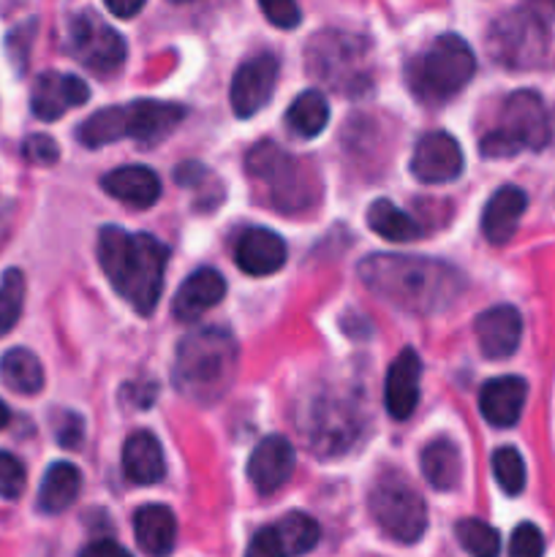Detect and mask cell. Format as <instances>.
I'll return each mask as SVG.
<instances>
[{
  "label": "cell",
  "instance_id": "obj_1",
  "mask_svg": "<svg viewBox=\"0 0 555 557\" xmlns=\"http://www.w3.org/2000/svg\"><path fill=\"white\" fill-rule=\"evenodd\" d=\"M359 281L386 305L417 315L449 310L466 288L457 267L424 256L375 253L359 264Z\"/></svg>",
  "mask_w": 555,
  "mask_h": 557
},
{
  "label": "cell",
  "instance_id": "obj_2",
  "mask_svg": "<svg viewBox=\"0 0 555 557\" xmlns=\"http://www.w3.org/2000/svg\"><path fill=\"white\" fill-rule=\"evenodd\" d=\"M169 248L145 232L107 226L98 234V264L114 292L139 315H152L163 292Z\"/></svg>",
  "mask_w": 555,
  "mask_h": 557
},
{
  "label": "cell",
  "instance_id": "obj_3",
  "mask_svg": "<svg viewBox=\"0 0 555 557\" xmlns=\"http://www.w3.org/2000/svg\"><path fill=\"white\" fill-rule=\"evenodd\" d=\"M237 343L223 326H201L185 335L174 357V386L183 397L212 406L234 384Z\"/></svg>",
  "mask_w": 555,
  "mask_h": 557
},
{
  "label": "cell",
  "instance_id": "obj_4",
  "mask_svg": "<svg viewBox=\"0 0 555 557\" xmlns=\"http://www.w3.org/2000/svg\"><path fill=\"white\" fill-rule=\"evenodd\" d=\"M185 117V109L180 103L163 101H131L120 107L101 109L90 114L76 131V139L85 147L112 145L120 139H139V141H158L174 131V125Z\"/></svg>",
  "mask_w": 555,
  "mask_h": 557
},
{
  "label": "cell",
  "instance_id": "obj_5",
  "mask_svg": "<svg viewBox=\"0 0 555 557\" xmlns=\"http://www.w3.org/2000/svg\"><path fill=\"white\" fill-rule=\"evenodd\" d=\"M477 58L460 36H439L408 65V85L424 103H444L471 82Z\"/></svg>",
  "mask_w": 555,
  "mask_h": 557
},
{
  "label": "cell",
  "instance_id": "obj_6",
  "mask_svg": "<svg viewBox=\"0 0 555 557\" xmlns=\"http://www.w3.org/2000/svg\"><path fill=\"white\" fill-rule=\"evenodd\" d=\"M550 141V120L542 98L533 90H517L501 109L498 128L482 136L484 158H509L520 150H542Z\"/></svg>",
  "mask_w": 555,
  "mask_h": 557
},
{
  "label": "cell",
  "instance_id": "obj_7",
  "mask_svg": "<svg viewBox=\"0 0 555 557\" xmlns=\"http://www.w3.org/2000/svg\"><path fill=\"white\" fill-rule=\"evenodd\" d=\"M245 166L254 180H259L270 194V201L286 212L305 210L316 201V188L303 172V163L283 152L281 147L261 141L245 158Z\"/></svg>",
  "mask_w": 555,
  "mask_h": 557
},
{
  "label": "cell",
  "instance_id": "obj_8",
  "mask_svg": "<svg viewBox=\"0 0 555 557\" xmlns=\"http://www.w3.org/2000/svg\"><path fill=\"white\" fill-rule=\"evenodd\" d=\"M370 515L375 525L397 544H417L428 528L424 500L408 482L395 473H386L370 490Z\"/></svg>",
  "mask_w": 555,
  "mask_h": 557
},
{
  "label": "cell",
  "instance_id": "obj_9",
  "mask_svg": "<svg viewBox=\"0 0 555 557\" xmlns=\"http://www.w3.org/2000/svg\"><path fill=\"white\" fill-rule=\"evenodd\" d=\"M488 49L506 69H531L547 52V30L531 11H511L490 27Z\"/></svg>",
  "mask_w": 555,
  "mask_h": 557
},
{
  "label": "cell",
  "instance_id": "obj_10",
  "mask_svg": "<svg viewBox=\"0 0 555 557\" xmlns=\"http://www.w3.org/2000/svg\"><path fill=\"white\" fill-rule=\"evenodd\" d=\"M365 52L368 47L362 38L346 36V33H319L308 47L310 71L337 90L348 85H362Z\"/></svg>",
  "mask_w": 555,
  "mask_h": 557
},
{
  "label": "cell",
  "instance_id": "obj_11",
  "mask_svg": "<svg viewBox=\"0 0 555 557\" xmlns=\"http://www.w3.org/2000/svg\"><path fill=\"white\" fill-rule=\"evenodd\" d=\"M69 52L87 69L109 74L125 63L128 47H125L123 36L101 16H96L92 11H82L69 22Z\"/></svg>",
  "mask_w": 555,
  "mask_h": 557
},
{
  "label": "cell",
  "instance_id": "obj_12",
  "mask_svg": "<svg viewBox=\"0 0 555 557\" xmlns=\"http://www.w3.org/2000/svg\"><path fill=\"white\" fill-rule=\"evenodd\" d=\"M278 82V58L270 52H261L256 58L245 60L237 71H234L232 90H229V101L237 117H254L256 112L270 103L272 92H275Z\"/></svg>",
  "mask_w": 555,
  "mask_h": 557
},
{
  "label": "cell",
  "instance_id": "obj_13",
  "mask_svg": "<svg viewBox=\"0 0 555 557\" xmlns=\"http://www.w3.org/2000/svg\"><path fill=\"white\" fill-rule=\"evenodd\" d=\"M411 172L419 183L441 185L452 183L462 172V150L457 139H452L444 131L424 134L417 141L411 156Z\"/></svg>",
  "mask_w": 555,
  "mask_h": 557
},
{
  "label": "cell",
  "instance_id": "obj_14",
  "mask_svg": "<svg viewBox=\"0 0 555 557\" xmlns=\"http://www.w3.org/2000/svg\"><path fill=\"white\" fill-rule=\"evenodd\" d=\"M90 98L85 82L74 74H60V71H47L36 79L30 92V107L33 114L44 123L60 120L71 109L82 107Z\"/></svg>",
  "mask_w": 555,
  "mask_h": 557
},
{
  "label": "cell",
  "instance_id": "obj_15",
  "mask_svg": "<svg viewBox=\"0 0 555 557\" xmlns=\"http://www.w3.org/2000/svg\"><path fill=\"white\" fill-rule=\"evenodd\" d=\"M294 446L283 435H267L259 441L248 460V479L259 495H272L294 473Z\"/></svg>",
  "mask_w": 555,
  "mask_h": 557
},
{
  "label": "cell",
  "instance_id": "obj_16",
  "mask_svg": "<svg viewBox=\"0 0 555 557\" xmlns=\"http://www.w3.org/2000/svg\"><path fill=\"white\" fill-rule=\"evenodd\" d=\"M479 348L488 359H506L517 351L522 337V319L511 305H495L473 321Z\"/></svg>",
  "mask_w": 555,
  "mask_h": 557
},
{
  "label": "cell",
  "instance_id": "obj_17",
  "mask_svg": "<svg viewBox=\"0 0 555 557\" xmlns=\"http://www.w3.org/2000/svg\"><path fill=\"white\" fill-rule=\"evenodd\" d=\"M419 379H422V362H419L417 351L406 348V351L397 354L384 381V406L397 422H403V419L417 411Z\"/></svg>",
  "mask_w": 555,
  "mask_h": 557
},
{
  "label": "cell",
  "instance_id": "obj_18",
  "mask_svg": "<svg viewBox=\"0 0 555 557\" xmlns=\"http://www.w3.org/2000/svg\"><path fill=\"white\" fill-rule=\"evenodd\" d=\"M528 384L517 375H501L488 381L479 392V411L493 428H515L526 406Z\"/></svg>",
  "mask_w": 555,
  "mask_h": 557
},
{
  "label": "cell",
  "instance_id": "obj_19",
  "mask_svg": "<svg viewBox=\"0 0 555 557\" xmlns=\"http://www.w3.org/2000/svg\"><path fill=\"white\" fill-rule=\"evenodd\" d=\"M234 259L248 275H272L286 264V243L270 228H248L234 245Z\"/></svg>",
  "mask_w": 555,
  "mask_h": 557
},
{
  "label": "cell",
  "instance_id": "obj_20",
  "mask_svg": "<svg viewBox=\"0 0 555 557\" xmlns=\"http://www.w3.org/2000/svg\"><path fill=\"white\" fill-rule=\"evenodd\" d=\"M101 188L123 205L147 210L161 196V177L147 166H120L103 174Z\"/></svg>",
  "mask_w": 555,
  "mask_h": 557
},
{
  "label": "cell",
  "instance_id": "obj_21",
  "mask_svg": "<svg viewBox=\"0 0 555 557\" xmlns=\"http://www.w3.org/2000/svg\"><path fill=\"white\" fill-rule=\"evenodd\" d=\"M528 207L526 190L515 188V185H504L501 190H495L490 196V201L484 205L482 212V232L488 237V243L504 245L509 243L511 234L517 232V223H520L522 212Z\"/></svg>",
  "mask_w": 555,
  "mask_h": 557
},
{
  "label": "cell",
  "instance_id": "obj_22",
  "mask_svg": "<svg viewBox=\"0 0 555 557\" xmlns=\"http://www.w3.org/2000/svg\"><path fill=\"white\" fill-rule=\"evenodd\" d=\"M226 294V281L215 270H196L174 294V315L180 321H196L207 310L215 308Z\"/></svg>",
  "mask_w": 555,
  "mask_h": 557
},
{
  "label": "cell",
  "instance_id": "obj_23",
  "mask_svg": "<svg viewBox=\"0 0 555 557\" xmlns=\"http://www.w3.org/2000/svg\"><path fill=\"white\" fill-rule=\"evenodd\" d=\"M134 536L145 555L166 557L172 555L174 542H177V520L161 504L141 506L134 515Z\"/></svg>",
  "mask_w": 555,
  "mask_h": 557
},
{
  "label": "cell",
  "instance_id": "obj_24",
  "mask_svg": "<svg viewBox=\"0 0 555 557\" xmlns=\"http://www.w3.org/2000/svg\"><path fill=\"white\" fill-rule=\"evenodd\" d=\"M123 473L134 484H158L166 473V462H163V449L158 438L147 430L131 435L123 444Z\"/></svg>",
  "mask_w": 555,
  "mask_h": 557
},
{
  "label": "cell",
  "instance_id": "obj_25",
  "mask_svg": "<svg viewBox=\"0 0 555 557\" xmlns=\"http://www.w3.org/2000/svg\"><path fill=\"white\" fill-rule=\"evenodd\" d=\"M82 487V473L79 468L71 466V462H54L49 466V471L44 473L41 490H38V509L44 515H60V511L69 509L76 500Z\"/></svg>",
  "mask_w": 555,
  "mask_h": 557
},
{
  "label": "cell",
  "instance_id": "obj_26",
  "mask_svg": "<svg viewBox=\"0 0 555 557\" xmlns=\"http://www.w3.org/2000/svg\"><path fill=\"white\" fill-rule=\"evenodd\" d=\"M422 473L433 490H455L462 476V460L449 438H435L422 451Z\"/></svg>",
  "mask_w": 555,
  "mask_h": 557
},
{
  "label": "cell",
  "instance_id": "obj_27",
  "mask_svg": "<svg viewBox=\"0 0 555 557\" xmlns=\"http://www.w3.org/2000/svg\"><path fill=\"white\" fill-rule=\"evenodd\" d=\"M0 381L16 395H38L44 389V368L27 348H11L0 357Z\"/></svg>",
  "mask_w": 555,
  "mask_h": 557
},
{
  "label": "cell",
  "instance_id": "obj_28",
  "mask_svg": "<svg viewBox=\"0 0 555 557\" xmlns=\"http://www.w3.org/2000/svg\"><path fill=\"white\" fill-rule=\"evenodd\" d=\"M286 123L292 134L303 136V139H313L330 123V103L319 90L299 92L292 107H288Z\"/></svg>",
  "mask_w": 555,
  "mask_h": 557
},
{
  "label": "cell",
  "instance_id": "obj_29",
  "mask_svg": "<svg viewBox=\"0 0 555 557\" xmlns=\"http://www.w3.org/2000/svg\"><path fill=\"white\" fill-rule=\"evenodd\" d=\"M368 226L379 237L390 239V243H408V239H417L422 234V226L411 215H406L400 207H395L386 199H379L370 205Z\"/></svg>",
  "mask_w": 555,
  "mask_h": 557
},
{
  "label": "cell",
  "instance_id": "obj_30",
  "mask_svg": "<svg viewBox=\"0 0 555 557\" xmlns=\"http://www.w3.org/2000/svg\"><path fill=\"white\" fill-rule=\"evenodd\" d=\"M275 531L288 557L308 555L321 539L319 522H316L313 517L303 515V511H292V515L283 517V520L275 525Z\"/></svg>",
  "mask_w": 555,
  "mask_h": 557
},
{
  "label": "cell",
  "instance_id": "obj_31",
  "mask_svg": "<svg viewBox=\"0 0 555 557\" xmlns=\"http://www.w3.org/2000/svg\"><path fill=\"white\" fill-rule=\"evenodd\" d=\"M455 533H457V542H460V547L466 549L471 557H498V553H501L498 531H495V528H490L488 522L468 517V520L457 522Z\"/></svg>",
  "mask_w": 555,
  "mask_h": 557
},
{
  "label": "cell",
  "instance_id": "obj_32",
  "mask_svg": "<svg viewBox=\"0 0 555 557\" xmlns=\"http://www.w3.org/2000/svg\"><path fill=\"white\" fill-rule=\"evenodd\" d=\"M25 305V275L20 270H9L0 281V337L9 335L16 326Z\"/></svg>",
  "mask_w": 555,
  "mask_h": 557
},
{
  "label": "cell",
  "instance_id": "obj_33",
  "mask_svg": "<svg viewBox=\"0 0 555 557\" xmlns=\"http://www.w3.org/2000/svg\"><path fill=\"white\" fill-rule=\"evenodd\" d=\"M493 473L506 495H520L526 487V462L515 446H501L493 455Z\"/></svg>",
  "mask_w": 555,
  "mask_h": 557
},
{
  "label": "cell",
  "instance_id": "obj_34",
  "mask_svg": "<svg viewBox=\"0 0 555 557\" xmlns=\"http://www.w3.org/2000/svg\"><path fill=\"white\" fill-rule=\"evenodd\" d=\"M25 466H22L11 451H0V498L16 500L25 493Z\"/></svg>",
  "mask_w": 555,
  "mask_h": 557
},
{
  "label": "cell",
  "instance_id": "obj_35",
  "mask_svg": "<svg viewBox=\"0 0 555 557\" xmlns=\"http://www.w3.org/2000/svg\"><path fill=\"white\" fill-rule=\"evenodd\" d=\"M544 536L533 522H522L509 539V557H542Z\"/></svg>",
  "mask_w": 555,
  "mask_h": 557
},
{
  "label": "cell",
  "instance_id": "obj_36",
  "mask_svg": "<svg viewBox=\"0 0 555 557\" xmlns=\"http://www.w3.org/2000/svg\"><path fill=\"white\" fill-rule=\"evenodd\" d=\"M259 5L267 20L275 27H283V30H292L303 20V11H299L297 0H259Z\"/></svg>",
  "mask_w": 555,
  "mask_h": 557
},
{
  "label": "cell",
  "instance_id": "obj_37",
  "mask_svg": "<svg viewBox=\"0 0 555 557\" xmlns=\"http://www.w3.org/2000/svg\"><path fill=\"white\" fill-rule=\"evenodd\" d=\"M22 156L30 163H38V166H49V163L58 161L60 150L54 145V139H49L47 134H33L27 136L25 145H22Z\"/></svg>",
  "mask_w": 555,
  "mask_h": 557
},
{
  "label": "cell",
  "instance_id": "obj_38",
  "mask_svg": "<svg viewBox=\"0 0 555 557\" xmlns=\"http://www.w3.org/2000/svg\"><path fill=\"white\" fill-rule=\"evenodd\" d=\"M82 435H85V424L82 417L71 411H60V417H54V438L65 449H76L82 444Z\"/></svg>",
  "mask_w": 555,
  "mask_h": 557
},
{
  "label": "cell",
  "instance_id": "obj_39",
  "mask_svg": "<svg viewBox=\"0 0 555 557\" xmlns=\"http://www.w3.org/2000/svg\"><path fill=\"white\" fill-rule=\"evenodd\" d=\"M245 557H288L286 549H283L281 539H278L275 525L261 528V531L250 539Z\"/></svg>",
  "mask_w": 555,
  "mask_h": 557
},
{
  "label": "cell",
  "instance_id": "obj_40",
  "mask_svg": "<svg viewBox=\"0 0 555 557\" xmlns=\"http://www.w3.org/2000/svg\"><path fill=\"white\" fill-rule=\"evenodd\" d=\"M79 557H134L128 549L120 547L112 539H98V542H90L85 549H82Z\"/></svg>",
  "mask_w": 555,
  "mask_h": 557
},
{
  "label": "cell",
  "instance_id": "obj_41",
  "mask_svg": "<svg viewBox=\"0 0 555 557\" xmlns=\"http://www.w3.org/2000/svg\"><path fill=\"white\" fill-rule=\"evenodd\" d=\"M109 9V14L120 16V20H131V16L139 14L145 9L147 0H103Z\"/></svg>",
  "mask_w": 555,
  "mask_h": 557
},
{
  "label": "cell",
  "instance_id": "obj_42",
  "mask_svg": "<svg viewBox=\"0 0 555 557\" xmlns=\"http://www.w3.org/2000/svg\"><path fill=\"white\" fill-rule=\"evenodd\" d=\"M9 422H11V411H9V408H5V403L0 400V430H3Z\"/></svg>",
  "mask_w": 555,
  "mask_h": 557
}]
</instances>
